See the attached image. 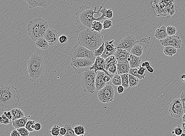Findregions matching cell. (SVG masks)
I'll return each instance as SVG.
<instances>
[{
	"mask_svg": "<svg viewBox=\"0 0 185 136\" xmlns=\"http://www.w3.org/2000/svg\"><path fill=\"white\" fill-rule=\"evenodd\" d=\"M122 78V85L126 88H129V74H125L121 75Z\"/></svg>",
	"mask_w": 185,
	"mask_h": 136,
	"instance_id": "29",
	"label": "cell"
},
{
	"mask_svg": "<svg viewBox=\"0 0 185 136\" xmlns=\"http://www.w3.org/2000/svg\"><path fill=\"white\" fill-rule=\"evenodd\" d=\"M1 117H2V118H3V122H2L1 124L7 125L10 124L11 122H12V121L10 120L8 118H7V117H6L5 115L4 114H2V116H1Z\"/></svg>",
	"mask_w": 185,
	"mask_h": 136,
	"instance_id": "46",
	"label": "cell"
},
{
	"mask_svg": "<svg viewBox=\"0 0 185 136\" xmlns=\"http://www.w3.org/2000/svg\"><path fill=\"white\" fill-rule=\"evenodd\" d=\"M61 127L58 125H55L50 130V133L52 136H60V131Z\"/></svg>",
	"mask_w": 185,
	"mask_h": 136,
	"instance_id": "33",
	"label": "cell"
},
{
	"mask_svg": "<svg viewBox=\"0 0 185 136\" xmlns=\"http://www.w3.org/2000/svg\"><path fill=\"white\" fill-rule=\"evenodd\" d=\"M141 63V58L131 54L130 60L129 61L131 68H138Z\"/></svg>",
	"mask_w": 185,
	"mask_h": 136,
	"instance_id": "20",
	"label": "cell"
},
{
	"mask_svg": "<svg viewBox=\"0 0 185 136\" xmlns=\"http://www.w3.org/2000/svg\"><path fill=\"white\" fill-rule=\"evenodd\" d=\"M150 65V62H148V61H145V62H143V63L141 65L143 67H148V66Z\"/></svg>",
	"mask_w": 185,
	"mask_h": 136,
	"instance_id": "56",
	"label": "cell"
},
{
	"mask_svg": "<svg viewBox=\"0 0 185 136\" xmlns=\"http://www.w3.org/2000/svg\"><path fill=\"white\" fill-rule=\"evenodd\" d=\"M155 37L158 40H162L168 36L167 32V27L162 26L157 29L154 33Z\"/></svg>",
	"mask_w": 185,
	"mask_h": 136,
	"instance_id": "19",
	"label": "cell"
},
{
	"mask_svg": "<svg viewBox=\"0 0 185 136\" xmlns=\"http://www.w3.org/2000/svg\"><path fill=\"white\" fill-rule=\"evenodd\" d=\"M24 1L27 2L29 9L37 7H42L46 9L52 2V0H24Z\"/></svg>",
	"mask_w": 185,
	"mask_h": 136,
	"instance_id": "14",
	"label": "cell"
},
{
	"mask_svg": "<svg viewBox=\"0 0 185 136\" xmlns=\"http://www.w3.org/2000/svg\"><path fill=\"white\" fill-rule=\"evenodd\" d=\"M177 30V28L174 26H168L167 27V32L168 36L175 35Z\"/></svg>",
	"mask_w": 185,
	"mask_h": 136,
	"instance_id": "37",
	"label": "cell"
},
{
	"mask_svg": "<svg viewBox=\"0 0 185 136\" xmlns=\"http://www.w3.org/2000/svg\"><path fill=\"white\" fill-rule=\"evenodd\" d=\"M48 22L41 18H36L30 22L27 25V31L30 38L36 42L38 40L44 38L48 29Z\"/></svg>",
	"mask_w": 185,
	"mask_h": 136,
	"instance_id": "5",
	"label": "cell"
},
{
	"mask_svg": "<svg viewBox=\"0 0 185 136\" xmlns=\"http://www.w3.org/2000/svg\"><path fill=\"white\" fill-rule=\"evenodd\" d=\"M124 87L122 85L118 86L117 91L118 93L120 94H122L124 93Z\"/></svg>",
	"mask_w": 185,
	"mask_h": 136,
	"instance_id": "53",
	"label": "cell"
},
{
	"mask_svg": "<svg viewBox=\"0 0 185 136\" xmlns=\"http://www.w3.org/2000/svg\"><path fill=\"white\" fill-rule=\"evenodd\" d=\"M21 136H29L30 132L25 127L18 128L16 129Z\"/></svg>",
	"mask_w": 185,
	"mask_h": 136,
	"instance_id": "40",
	"label": "cell"
},
{
	"mask_svg": "<svg viewBox=\"0 0 185 136\" xmlns=\"http://www.w3.org/2000/svg\"><path fill=\"white\" fill-rule=\"evenodd\" d=\"M111 78H112V77L106 74L104 77V82H105L106 83L109 84V82H110L111 80Z\"/></svg>",
	"mask_w": 185,
	"mask_h": 136,
	"instance_id": "50",
	"label": "cell"
},
{
	"mask_svg": "<svg viewBox=\"0 0 185 136\" xmlns=\"http://www.w3.org/2000/svg\"><path fill=\"white\" fill-rule=\"evenodd\" d=\"M35 123L36 122L35 120H28L26 123L25 128L30 132H33L35 131Z\"/></svg>",
	"mask_w": 185,
	"mask_h": 136,
	"instance_id": "34",
	"label": "cell"
},
{
	"mask_svg": "<svg viewBox=\"0 0 185 136\" xmlns=\"http://www.w3.org/2000/svg\"><path fill=\"white\" fill-rule=\"evenodd\" d=\"M146 68H147V70L148 71L150 72L151 73H153V72L154 71V69H153V67H152L150 65L148 66V67H146Z\"/></svg>",
	"mask_w": 185,
	"mask_h": 136,
	"instance_id": "55",
	"label": "cell"
},
{
	"mask_svg": "<svg viewBox=\"0 0 185 136\" xmlns=\"http://www.w3.org/2000/svg\"><path fill=\"white\" fill-rule=\"evenodd\" d=\"M138 68H131L130 71H129V73L133 75V76L137 77L140 80H141L144 79V77H145V75L141 76L139 75L138 73Z\"/></svg>",
	"mask_w": 185,
	"mask_h": 136,
	"instance_id": "35",
	"label": "cell"
},
{
	"mask_svg": "<svg viewBox=\"0 0 185 136\" xmlns=\"http://www.w3.org/2000/svg\"><path fill=\"white\" fill-rule=\"evenodd\" d=\"M113 17V13L112 10L111 9H107L106 12L105 17L106 19H111Z\"/></svg>",
	"mask_w": 185,
	"mask_h": 136,
	"instance_id": "43",
	"label": "cell"
},
{
	"mask_svg": "<svg viewBox=\"0 0 185 136\" xmlns=\"http://www.w3.org/2000/svg\"><path fill=\"white\" fill-rule=\"evenodd\" d=\"M82 136L81 135H80V136Z\"/></svg>",
	"mask_w": 185,
	"mask_h": 136,
	"instance_id": "62",
	"label": "cell"
},
{
	"mask_svg": "<svg viewBox=\"0 0 185 136\" xmlns=\"http://www.w3.org/2000/svg\"><path fill=\"white\" fill-rule=\"evenodd\" d=\"M3 118H2V117H0V123H1V124L2 123V122H3Z\"/></svg>",
	"mask_w": 185,
	"mask_h": 136,
	"instance_id": "60",
	"label": "cell"
},
{
	"mask_svg": "<svg viewBox=\"0 0 185 136\" xmlns=\"http://www.w3.org/2000/svg\"><path fill=\"white\" fill-rule=\"evenodd\" d=\"M144 49L141 46L139 45L136 44L132 48L130 53L138 57H141L143 54Z\"/></svg>",
	"mask_w": 185,
	"mask_h": 136,
	"instance_id": "24",
	"label": "cell"
},
{
	"mask_svg": "<svg viewBox=\"0 0 185 136\" xmlns=\"http://www.w3.org/2000/svg\"><path fill=\"white\" fill-rule=\"evenodd\" d=\"M114 90L112 86L108 84L99 91L98 97L99 100L104 103L112 102L114 98Z\"/></svg>",
	"mask_w": 185,
	"mask_h": 136,
	"instance_id": "10",
	"label": "cell"
},
{
	"mask_svg": "<svg viewBox=\"0 0 185 136\" xmlns=\"http://www.w3.org/2000/svg\"><path fill=\"white\" fill-rule=\"evenodd\" d=\"M181 80L182 82H185V74H183L181 77Z\"/></svg>",
	"mask_w": 185,
	"mask_h": 136,
	"instance_id": "58",
	"label": "cell"
},
{
	"mask_svg": "<svg viewBox=\"0 0 185 136\" xmlns=\"http://www.w3.org/2000/svg\"><path fill=\"white\" fill-rule=\"evenodd\" d=\"M42 126L41 123L40 122H37L35 123V130L36 131H39L42 129Z\"/></svg>",
	"mask_w": 185,
	"mask_h": 136,
	"instance_id": "49",
	"label": "cell"
},
{
	"mask_svg": "<svg viewBox=\"0 0 185 136\" xmlns=\"http://www.w3.org/2000/svg\"><path fill=\"white\" fill-rule=\"evenodd\" d=\"M138 42H141V40L137 41L133 35L129 34L120 41L117 48L124 49L130 52L132 48Z\"/></svg>",
	"mask_w": 185,
	"mask_h": 136,
	"instance_id": "11",
	"label": "cell"
},
{
	"mask_svg": "<svg viewBox=\"0 0 185 136\" xmlns=\"http://www.w3.org/2000/svg\"><path fill=\"white\" fill-rule=\"evenodd\" d=\"M53 67L40 51L31 54V58L27 60L26 71L29 81L34 84L43 83L51 74Z\"/></svg>",
	"mask_w": 185,
	"mask_h": 136,
	"instance_id": "1",
	"label": "cell"
},
{
	"mask_svg": "<svg viewBox=\"0 0 185 136\" xmlns=\"http://www.w3.org/2000/svg\"><path fill=\"white\" fill-rule=\"evenodd\" d=\"M69 54L71 58H82L95 59L96 57L93 51L79 43L77 44L70 51Z\"/></svg>",
	"mask_w": 185,
	"mask_h": 136,
	"instance_id": "8",
	"label": "cell"
},
{
	"mask_svg": "<svg viewBox=\"0 0 185 136\" xmlns=\"http://www.w3.org/2000/svg\"><path fill=\"white\" fill-rule=\"evenodd\" d=\"M138 68V73L139 74V75L141 76L145 75V72L146 69H147L146 67H142L141 65L139 66V68Z\"/></svg>",
	"mask_w": 185,
	"mask_h": 136,
	"instance_id": "45",
	"label": "cell"
},
{
	"mask_svg": "<svg viewBox=\"0 0 185 136\" xmlns=\"http://www.w3.org/2000/svg\"><path fill=\"white\" fill-rule=\"evenodd\" d=\"M28 120V119L27 117H23L22 118H20V119L12 121V126L16 129L26 127V124Z\"/></svg>",
	"mask_w": 185,
	"mask_h": 136,
	"instance_id": "21",
	"label": "cell"
},
{
	"mask_svg": "<svg viewBox=\"0 0 185 136\" xmlns=\"http://www.w3.org/2000/svg\"><path fill=\"white\" fill-rule=\"evenodd\" d=\"M105 66V59L100 56L97 57L94 64L91 67H90V70H94L96 74L99 71H103L113 78V76L111 75L108 72L106 71Z\"/></svg>",
	"mask_w": 185,
	"mask_h": 136,
	"instance_id": "13",
	"label": "cell"
},
{
	"mask_svg": "<svg viewBox=\"0 0 185 136\" xmlns=\"http://www.w3.org/2000/svg\"><path fill=\"white\" fill-rule=\"evenodd\" d=\"M44 38L47 41L50 45H55L59 41V37L58 35L57 31L54 29L49 28Z\"/></svg>",
	"mask_w": 185,
	"mask_h": 136,
	"instance_id": "15",
	"label": "cell"
},
{
	"mask_svg": "<svg viewBox=\"0 0 185 136\" xmlns=\"http://www.w3.org/2000/svg\"><path fill=\"white\" fill-rule=\"evenodd\" d=\"M64 127L66 128V134L64 136H77L74 132V128L70 124H65Z\"/></svg>",
	"mask_w": 185,
	"mask_h": 136,
	"instance_id": "30",
	"label": "cell"
},
{
	"mask_svg": "<svg viewBox=\"0 0 185 136\" xmlns=\"http://www.w3.org/2000/svg\"><path fill=\"white\" fill-rule=\"evenodd\" d=\"M104 36L100 32L93 30L91 28L80 31L77 42L81 45L93 51L98 49L103 42Z\"/></svg>",
	"mask_w": 185,
	"mask_h": 136,
	"instance_id": "4",
	"label": "cell"
},
{
	"mask_svg": "<svg viewBox=\"0 0 185 136\" xmlns=\"http://www.w3.org/2000/svg\"><path fill=\"white\" fill-rule=\"evenodd\" d=\"M117 64L111 65L108 68V72L111 75L113 76L114 74H117Z\"/></svg>",
	"mask_w": 185,
	"mask_h": 136,
	"instance_id": "38",
	"label": "cell"
},
{
	"mask_svg": "<svg viewBox=\"0 0 185 136\" xmlns=\"http://www.w3.org/2000/svg\"><path fill=\"white\" fill-rule=\"evenodd\" d=\"M182 128L183 133H185V122H183L182 123Z\"/></svg>",
	"mask_w": 185,
	"mask_h": 136,
	"instance_id": "57",
	"label": "cell"
},
{
	"mask_svg": "<svg viewBox=\"0 0 185 136\" xmlns=\"http://www.w3.org/2000/svg\"><path fill=\"white\" fill-rule=\"evenodd\" d=\"M10 111L12 113V117H13L12 121L25 117L24 112L20 109L15 108L11 110Z\"/></svg>",
	"mask_w": 185,
	"mask_h": 136,
	"instance_id": "22",
	"label": "cell"
},
{
	"mask_svg": "<svg viewBox=\"0 0 185 136\" xmlns=\"http://www.w3.org/2000/svg\"><path fill=\"white\" fill-rule=\"evenodd\" d=\"M96 74L94 70L84 72L81 76V85L84 93L90 94L96 91L95 80Z\"/></svg>",
	"mask_w": 185,
	"mask_h": 136,
	"instance_id": "6",
	"label": "cell"
},
{
	"mask_svg": "<svg viewBox=\"0 0 185 136\" xmlns=\"http://www.w3.org/2000/svg\"><path fill=\"white\" fill-rule=\"evenodd\" d=\"M35 45L38 48L42 50H46L49 48L50 45L44 38L40 39L35 42Z\"/></svg>",
	"mask_w": 185,
	"mask_h": 136,
	"instance_id": "23",
	"label": "cell"
},
{
	"mask_svg": "<svg viewBox=\"0 0 185 136\" xmlns=\"http://www.w3.org/2000/svg\"><path fill=\"white\" fill-rule=\"evenodd\" d=\"M102 6L99 7V11H96L97 7L94 8L86 5H82L75 13V20L76 25L80 31L91 28L92 24L95 20L99 21V17L95 18L94 15H99Z\"/></svg>",
	"mask_w": 185,
	"mask_h": 136,
	"instance_id": "3",
	"label": "cell"
},
{
	"mask_svg": "<svg viewBox=\"0 0 185 136\" xmlns=\"http://www.w3.org/2000/svg\"><path fill=\"white\" fill-rule=\"evenodd\" d=\"M114 42V40H112L110 41H105V50L106 51H110V52H116L117 48L114 45L113 42Z\"/></svg>",
	"mask_w": 185,
	"mask_h": 136,
	"instance_id": "26",
	"label": "cell"
},
{
	"mask_svg": "<svg viewBox=\"0 0 185 136\" xmlns=\"http://www.w3.org/2000/svg\"><path fill=\"white\" fill-rule=\"evenodd\" d=\"M3 114H4L6 117L8 118L10 120L12 121V119H13V117H12V113H11L10 111H6L4 112Z\"/></svg>",
	"mask_w": 185,
	"mask_h": 136,
	"instance_id": "48",
	"label": "cell"
},
{
	"mask_svg": "<svg viewBox=\"0 0 185 136\" xmlns=\"http://www.w3.org/2000/svg\"><path fill=\"white\" fill-rule=\"evenodd\" d=\"M95 59L82 58H73L71 59V65L78 74L90 70Z\"/></svg>",
	"mask_w": 185,
	"mask_h": 136,
	"instance_id": "7",
	"label": "cell"
},
{
	"mask_svg": "<svg viewBox=\"0 0 185 136\" xmlns=\"http://www.w3.org/2000/svg\"><path fill=\"white\" fill-rule=\"evenodd\" d=\"M106 74L105 72L99 71L96 74L95 80V87L96 91H99L105 87L108 83L104 82V78Z\"/></svg>",
	"mask_w": 185,
	"mask_h": 136,
	"instance_id": "17",
	"label": "cell"
},
{
	"mask_svg": "<svg viewBox=\"0 0 185 136\" xmlns=\"http://www.w3.org/2000/svg\"><path fill=\"white\" fill-rule=\"evenodd\" d=\"M93 30L100 32L103 30V23L98 20H95L92 24L91 28Z\"/></svg>",
	"mask_w": 185,
	"mask_h": 136,
	"instance_id": "27",
	"label": "cell"
},
{
	"mask_svg": "<svg viewBox=\"0 0 185 136\" xmlns=\"http://www.w3.org/2000/svg\"><path fill=\"white\" fill-rule=\"evenodd\" d=\"M105 51V42H103L102 45L98 49L94 51V54L96 56H101L102 55Z\"/></svg>",
	"mask_w": 185,
	"mask_h": 136,
	"instance_id": "36",
	"label": "cell"
},
{
	"mask_svg": "<svg viewBox=\"0 0 185 136\" xmlns=\"http://www.w3.org/2000/svg\"><path fill=\"white\" fill-rule=\"evenodd\" d=\"M112 83L113 85L116 86L121 85L122 81L120 75L119 74H114L112 78Z\"/></svg>",
	"mask_w": 185,
	"mask_h": 136,
	"instance_id": "31",
	"label": "cell"
},
{
	"mask_svg": "<svg viewBox=\"0 0 185 136\" xmlns=\"http://www.w3.org/2000/svg\"><path fill=\"white\" fill-rule=\"evenodd\" d=\"M139 80L133 75L129 74V83L130 87H135L139 83Z\"/></svg>",
	"mask_w": 185,
	"mask_h": 136,
	"instance_id": "28",
	"label": "cell"
},
{
	"mask_svg": "<svg viewBox=\"0 0 185 136\" xmlns=\"http://www.w3.org/2000/svg\"><path fill=\"white\" fill-rule=\"evenodd\" d=\"M182 120L183 122H185V112L182 117Z\"/></svg>",
	"mask_w": 185,
	"mask_h": 136,
	"instance_id": "59",
	"label": "cell"
},
{
	"mask_svg": "<svg viewBox=\"0 0 185 136\" xmlns=\"http://www.w3.org/2000/svg\"><path fill=\"white\" fill-rule=\"evenodd\" d=\"M68 41V37L66 35H61L59 37V42L61 44H65Z\"/></svg>",
	"mask_w": 185,
	"mask_h": 136,
	"instance_id": "44",
	"label": "cell"
},
{
	"mask_svg": "<svg viewBox=\"0 0 185 136\" xmlns=\"http://www.w3.org/2000/svg\"><path fill=\"white\" fill-rule=\"evenodd\" d=\"M66 129L65 127L60 128V136H64L66 134Z\"/></svg>",
	"mask_w": 185,
	"mask_h": 136,
	"instance_id": "52",
	"label": "cell"
},
{
	"mask_svg": "<svg viewBox=\"0 0 185 136\" xmlns=\"http://www.w3.org/2000/svg\"><path fill=\"white\" fill-rule=\"evenodd\" d=\"M115 53L116 52H110V51H106L105 50L104 53H103L102 55L100 57H103V58H104L105 59L107 58H108V57L111 56L115 55Z\"/></svg>",
	"mask_w": 185,
	"mask_h": 136,
	"instance_id": "42",
	"label": "cell"
},
{
	"mask_svg": "<svg viewBox=\"0 0 185 136\" xmlns=\"http://www.w3.org/2000/svg\"><path fill=\"white\" fill-rule=\"evenodd\" d=\"M74 132L77 136H84L85 134V128L82 126H77L74 128Z\"/></svg>",
	"mask_w": 185,
	"mask_h": 136,
	"instance_id": "32",
	"label": "cell"
},
{
	"mask_svg": "<svg viewBox=\"0 0 185 136\" xmlns=\"http://www.w3.org/2000/svg\"><path fill=\"white\" fill-rule=\"evenodd\" d=\"M151 40V38L150 37H145V38L142 39L141 40V43L148 44L150 43V41Z\"/></svg>",
	"mask_w": 185,
	"mask_h": 136,
	"instance_id": "51",
	"label": "cell"
},
{
	"mask_svg": "<svg viewBox=\"0 0 185 136\" xmlns=\"http://www.w3.org/2000/svg\"><path fill=\"white\" fill-rule=\"evenodd\" d=\"M160 43L163 47L171 46L177 49L181 48L182 41L178 36H168L163 39L160 40Z\"/></svg>",
	"mask_w": 185,
	"mask_h": 136,
	"instance_id": "12",
	"label": "cell"
},
{
	"mask_svg": "<svg viewBox=\"0 0 185 136\" xmlns=\"http://www.w3.org/2000/svg\"><path fill=\"white\" fill-rule=\"evenodd\" d=\"M130 52L125 50L121 48H117L114 56L118 62H129L130 60Z\"/></svg>",
	"mask_w": 185,
	"mask_h": 136,
	"instance_id": "16",
	"label": "cell"
},
{
	"mask_svg": "<svg viewBox=\"0 0 185 136\" xmlns=\"http://www.w3.org/2000/svg\"><path fill=\"white\" fill-rule=\"evenodd\" d=\"M103 29L107 30L109 29L113 26L112 21L109 19L104 20L103 22Z\"/></svg>",
	"mask_w": 185,
	"mask_h": 136,
	"instance_id": "39",
	"label": "cell"
},
{
	"mask_svg": "<svg viewBox=\"0 0 185 136\" xmlns=\"http://www.w3.org/2000/svg\"><path fill=\"white\" fill-rule=\"evenodd\" d=\"M180 136H185V133H183L181 134V135Z\"/></svg>",
	"mask_w": 185,
	"mask_h": 136,
	"instance_id": "61",
	"label": "cell"
},
{
	"mask_svg": "<svg viewBox=\"0 0 185 136\" xmlns=\"http://www.w3.org/2000/svg\"><path fill=\"white\" fill-rule=\"evenodd\" d=\"M21 95L17 88L8 84L0 86V109L1 111L16 108L20 103Z\"/></svg>",
	"mask_w": 185,
	"mask_h": 136,
	"instance_id": "2",
	"label": "cell"
},
{
	"mask_svg": "<svg viewBox=\"0 0 185 136\" xmlns=\"http://www.w3.org/2000/svg\"><path fill=\"white\" fill-rule=\"evenodd\" d=\"M163 52L165 55L168 56H172L177 52V48L171 46L165 47L163 48Z\"/></svg>",
	"mask_w": 185,
	"mask_h": 136,
	"instance_id": "25",
	"label": "cell"
},
{
	"mask_svg": "<svg viewBox=\"0 0 185 136\" xmlns=\"http://www.w3.org/2000/svg\"><path fill=\"white\" fill-rule=\"evenodd\" d=\"M129 62H118L117 64V74L121 75L129 74L130 69Z\"/></svg>",
	"mask_w": 185,
	"mask_h": 136,
	"instance_id": "18",
	"label": "cell"
},
{
	"mask_svg": "<svg viewBox=\"0 0 185 136\" xmlns=\"http://www.w3.org/2000/svg\"><path fill=\"white\" fill-rule=\"evenodd\" d=\"M10 136H21L20 135L19 132H17V129L13 130V131L11 132V135Z\"/></svg>",
	"mask_w": 185,
	"mask_h": 136,
	"instance_id": "54",
	"label": "cell"
},
{
	"mask_svg": "<svg viewBox=\"0 0 185 136\" xmlns=\"http://www.w3.org/2000/svg\"><path fill=\"white\" fill-rule=\"evenodd\" d=\"M180 98L182 101V104H183V109L185 112V92H183L181 94L180 96Z\"/></svg>",
	"mask_w": 185,
	"mask_h": 136,
	"instance_id": "47",
	"label": "cell"
},
{
	"mask_svg": "<svg viewBox=\"0 0 185 136\" xmlns=\"http://www.w3.org/2000/svg\"><path fill=\"white\" fill-rule=\"evenodd\" d=\"M168 111L171 117L175 118L180 119L182 117L185 112L180 98H176L172 101Z\"/></svg>",
	"mask_w": 185,
	"mask_h": 136,
	"instance_id": "9",
	"label": "cell"
},
{
	"mask_svg": "<svg viewBox=\"0 0 185 136\" xmlns=\"http://www.w3.org/2000/svg\"><path fill=\"white\" fill-rule=\"evenodd\" d=\"M183 133V130L182 129V127L179 126H177V127L175 128L172 132V134H175L176 136H180Z\"/></svg>",
	"mask_w": 185,
	"mask_h": 136,
	"instance_id": "41",
	"label": "cell"
}]
</instances>
